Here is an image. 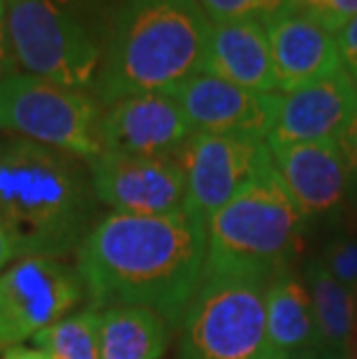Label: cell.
I'll return each instance as SVG.
<instances>
[{
	"mask_svg": "<svg viewBox=\"0 0 357 359\" xmlns=\"http://www.w3.org/2000/svg\"><path fill=\"white\" fill-rule=\"evenodd\" d=\"M97 318L100 313L93 309L74 313L42 330L33 341L54 359H100Z\"/></svg>",
	"mask_w": 357,
	"mask_h": 359,
	"instance_id": "20",
	"label": "cell"
},
{
	"mask_svg": "<svg viewBox=\"0 0 357 359\" xmlns=\"http://www.w3.org/2000/svg\"><path fill=\"white\" fill-rule=\"evenodd\" d=\"M267 359H283V357H276V355H269Z\"/></svg>",
	"mask_w": 357,
	"mask_h": 359,
	"instance_id": "31",
	"label": "cell"
},
{
	"mask_svg": "<svg viewBox=\"0 0 357 359\" xmlns=\"http://www.w3.org/2000/svg\"><path fill=\"white\" fill-rule=\"evenodd\" d=\"M321 259L339 283H344L351 290H357V236L355 234H344L332 239Z\"/></svg>",
	"mask_w": 357,
	"mask_h": 359,
	"instance_id": "22",
	"label": "cell"
},
{
	"mask_svg": "<svg viewBox=\"0 0 357 359\" xmlns=\"http://www.w3.org/2000/svg\"><path fill=\"white\" fill-rule=\"evenodd\" d=\"M0 225L21 259L77 253L97 225L88 165L17 135L0 140Z\"/></svg>",
	"mask_w": 357,
	"mask_h": 359,
	"instance_id": "2",
	"label": "cell"
},
{
	"mask_svg": "<svg viewBox=\"0 0 357 359\" xmlns=\"http://www.w3.org/2000/svg\"><path fill=\"white\" fill-rule=\"evenodd\" d=\"M195 133L170 93L123 97L102 111L100 144L105 154L177 158Z\"/></svg>",
	"mask_w": 357,
	"mask_h": 359,
	"instance_id": "12",
	"label": "cell"
},
{
	"mask_svg": "<svg viewBox=\"0 0 357 359\" xmlns=\"http://www.w3.org/2000/svg\"><path fill=\"white\" fill-rule=\"evenodd\" d=\"M267 341L271 355L283 359H307L323 348L309 287L292 269L267 285Z\"/></svg>",
	"mask_w": 357,
	"mask_h": 359,
	"instance_id": "17",
	"label": "cell"
},
{
	"mask_svg": "<svg viewBox=\"0 0 357 359\" xmlns=\"http://www.w3.org/2000/svg\"><path fill=\"white\" fill-rule=\"evenodd\" d=\"M211 19L197 0H123L109 19L93 95L102 107L170 93L204 72Z\"/></svg>",
	"mask_w": 357,
	"mask_h": 359,
	"instance_id": "3",
	"label": "cell"
},
{
	"mask_svg": "<svg viewBox=\"0 0 357 359\" xmlns=\"http://www.w3.org/2000/svg\"><path fill=\"white\" fill-rule=\"evenodd\" d=\"M341 149L346 154V163L348 170H351V181H353V193H357V114L353 116L351 126L341 137Z\"/></svg>",
	"mask_w": 357,
	"mask_h": 359,
	"instance_id": "26",
	"label": "cell"
},
{
	"mask_svg": "<svg viewBox=\"0 0 357 359\" xmlns=\"http://www.w3.org/2000/svg\"><path fill=\"white\" fill-rule=\"evenodd\" d=\"M211 21L269 19L292 0H197Z\"/></svg>",
	"mask_w": 357,
	"mask_h": 359,
	"instance_id": "21",
	"label": "cell"
},
{
	"mask_svg": "<svg viewBox=\"0 0 357 359\" xmlns=\"http://www.w3.org/2000/svg\"><path fill=\"white\" fill-rule=\"evenodd\" d=\"M7 35L26 74L93 90L109 26H97L86 0H5Z\"/></svg>",
	"mask_w": 357,
	"mask_h": 359,
	"instance_id": "5",
	"label": "cell"
},
{
	"mask_svg": "<svg viewBox=\"0 0 357 359\" xmlns=\"http://www.w3.org/2000/svg\"><path fill=\"white\" fill-rule=\"evenodd\" d=\"M311 17L330 30V33L337 35L341 28H344L353 17H357V0H328L321 10L309 12Z\"/></svg>",
	"mask_w": 357,
	"mask_h": 359,
	"instance_id": "23",
	"label": "cell"
},
{
	"mask_svg": "<svg viewBox=\"0 0 357 359\" xmlns=\"http://www.w3.org/2000/svg\"><path fill=\"white\" fill-rule=\"evenodd\" d=\"M309 220L271 163L209 218L204 273H248L271 280L302 253Z\"/></svg>",
	"mask_w": 357,
	"mask_h": 359,
	"instance_id": "4",
	"label": "cell"
},
{
	"mask_svg": "<svg viewBox=\"0 0 357 359\" xmlns=\"http://www.w3.org/2000/svg\"><path fill=\"white\" fill-rule=\"evenodd\" d=\"M337 47L344 74L357 86V17H353L348 24L339 30L337 35Z\"/></svg>",
	"mask_w": 357,
	"mask_h": 359,
	"instance_id": "24",
	"label": "cell"
},
{
	"mask_svg": "<svg viewBox=\"0 0 357 359\" xmlns=\"http://www.w3.org/2000/svg\"><path fill=\"white\" fill-rule=\"evenodd\" d=\"M100 359H161L172 327L144 306H112L97 311Z\"/></svg>",
	"mask_w": 357,
	"mask_h": 359,
	"instance_id": "19",
	"label": "cell"
},
{
	"mask_svg": "<svg viewBox=\"0 0 357 359\" xmlns=\"http://www.w3.org/2000/svg\"><path fill=\"white\" fill-rule=\"evenodd\" d=\"M14 257H17V255H14L10 236H7V232L3 230V225H0V271H3L5 264L10 262V259H14Z\"/></svg>",
	"mask_w": 357,
	"mask_h": 359,
	"instance_id": "28",
	"label": "cell"
},
{
	"mask_svg": "<svg viewBox=\"0 0 357 359\" xmlns=\"http://www.w3.org/2000/svg\"><path fill=\"white\" fill-rule=\"evenodd\" d=\"M100 118L102 104L93 90L60 86L26 72L0 81V128L83 163L102 154Z\"/></svg>",
	"mask_w": 357,
	"mask_h": 359,
	"instance_id": "7",
	"label": "cell"
},
{
	"mask_svg": "<svg viewBox=\"0 0 357 359\" xmlns=\"http://www.w3.org/2000/svg\"><path fill=\"white\" fill-rule=\"evenodd\" d=\"M17 72V60L10 47V35H7V7L5 0H0V81Z\"/></svg>",
	"mask_w": 357,
	"mask_h": 359,
	"instance_id": "25",
	"label": "cell"
},
{
	"mask_svg": "<svg viewBox=\"0 0 357 359\" xmlns=\"http://www.w3.org/2000/svg\"><path fill=\"white\" fill-rule=\"evenodd\" d=\"M177 160L186 174V209L209 223L214 213L267 170L271 154L267 142L257 137L193 133Z\"/></svg>",
	"mask_w": 357,
	"mask_h": 359,
	"instance_id": "9",
	"label": "cell"
},
{
	"mask_svg": "<svg viewBox=\"0 0 357 359\" xmlns=\"http://www.w3.org/2000/svg\"><path fill=\"white\" fill-rule=\"evenodd\" d=\"M170 95L184 109L195 133L248 135L264 140L271 135L281 93H257L209 72L179 83Z\"/></svg>",
	"mask_w": 357,
	"mask_h": 359,
	"instance_id": "13",
	"label": "cell"
},
{
	"mask_svg": "<svg viewBox=\"0 0 357 359\" xmlns=\"http://www.w3.org/2000/svg\"><path fill=\"white\" fill-rule=\"evenodd\" d=\"M267 285L248 273H204L181 323V359H267Z\"/></svg>",
	"mask_w": 357,
	"mask_h": 359,
	"instance_id": "6",
	"label": "cell"
},
{
	"mask_svg": "<svg viewBox=\"0 0 357 359\" xmlns=\"http://www.w3.org/2000/svg\"><path fill=\"white\" fill-rule=\"evenodd\" d=\"M3 359H54L49 353H44L40 348H12L3 355Z\"/></svg>",
	"mask_w": 357,
	"mask_h": 359,
	"instance_id": "27",
	"label": "cell"
},
{
	"mask_svg": "<svg viewBox=\"0 0 357 359\" xmlns=\"http://www.w3.org/2000/svg\"><path fill=\"white\" fill-rule=\"evenodd\" d=\"M292 3L297 7H302V10H307V12H316V10H321L328 0H292Z\"/></svg>",
	"mask_w": 357,
	"mask_h": 359,
	"instance_id": "29",
	"label": "cell"
},
{
	"mask_svg": "<svg viewBox=\"0 0 357 359\" xmlns=\"http://www.w3.org/2000/svg\"><path fill=\"white\" fill-rule=\"evenodd\" d=\"M207 223L193 211L109 213L81 241L74 269L88 309L144 306L177 330L202 283Z\"/></svg>",
	"mask_w": 357,
	"mask_h": 359,
	"instance_id": "1",
	"label": "cell"
},
{
	"mask_svg": "<svg viewBox=\"0 0 357 359\" xmlns=\"http://www.w3.org/2000/svg\"><path fill=\"white\" fill-rule=\"evenodd\" d=\"M307 359H344L341 355H337V353H330V350H318V353H314L311 357H307Z\"/></svg>",
	"mask_w": 357,
	"mask_h": 359,
	"instance_id": "30",
	"label": "cell"
},
{
	"mask_svg": "<svg viewBox=\"0 0 357 359\" xmlns=\"http://www.w3.org/2000/svg\"><path fill=\"white\" fill-rule=\"evenodd\" d=\"M274 170L307 220L339 218L353 193L351 170L339 140L267 144Z\"/></svg>",
	"mask_w": 357,
	"mask_h": 359,
	"instance_id": "11",
	"label": "cell"
},
{
	"mask_svg": "<svg viewBox=\"0 0 357 359\" xmlns=\"http://www.w3.org/2000/svg\"><path fill=\"white\" fill-rule=\"evenodd\" d=\"M86 165L97 202L116 213L167 216L186 209V174L177 158L116 156L102 151Z\"/></svg>",
	"mask_w": 357,
	"mask_h": 359,
	"instance_id": "10",
	"label": "cell"
},
{
	"mask_svg": "<svg viewBox=\"0 0 357 359\" xmlns=\"http://www.w3.org/2000/svg\"><path fill=\"white\" fill-rule=\"evenodd\" d=\"M204 72L257 93H278L264 21H211Z\"/></svg>",
	"mask_w": 357,
	"mask_h": 359,
	"instance_id": "16",
	"label": "cell"
},
{
	"mask_svg": "<svg viewBox=\"0 0 357 359\" xmlns=\"http://www.w3.org/2000/svg\"><path fill=\"white\" fill-rule=\"evenodd\" d=\"M304 283L314 304L323 350L337 353L344 359H357V290L346 287L334 278L323 259L309 262Z\"/></svg>",
	"mask_w": 357,
	"mask_h": 359,
	"instance_id": "18",
	"label": "cell"
},
{
	"mask_svg": "<svg viewBox=\"0 0 357 359\" xmlns=\"http://www.w3.org/2000/svg\"><path fill=\"white\" fill-rule=\"evenodd\" d=\"M278 93H292L314 81L341 74L337 37L307 10L288 3L264 19Z\"/></svg>",
	"mask_w": 357,
	"mask_h": 359,
	"instance_id": "14",
	"label": "cell"
},
{
	"mask_svg": "<svg viewBox=\"0 0 357 359\" xmlns=\"http://www.w3.org/2000/svg\"><path fill=\"white\" fill-rule=\"evenodd\" d=\"M357 114V86L344 72L281 93L276 123L267 144L341 140Z\"/></svg>",
	"mask_w": 357,
	"mask_h": 359,
	"instance_id": "15",
	"label": "cell"
},
{
	"mask_svg": "<svg viewBox=\"0 0 357 359\" xmlns=\"http://www.w3.org/2000/svg\"><path fill=\"white\" fill-rule=\"evenodd\" d=\"M86 297L77 269L56 257H24L0 271V353L35 339Z\"/></svg>",
	"mask_w": 357,
	"mask_h": 359,
	"instance_id": "8",
	"label": "cell"
}]
</instances>
